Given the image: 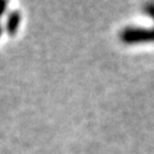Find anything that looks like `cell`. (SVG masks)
Masks as SVG:
<instances>
[{"label": "cell", "instance_id": "4", "mask_svg": "<svg viewBox=\"0 0 154 154\" xmlns=\"http://www.w3.org/2000/svg\"><path fill=\"white\" fill-rule=\"evenodd\" d=\"M2 33H3V27H2V25H0V37H2Z\"/></svg>", "mask_w": 154, "mask_h": 154}, {"label": "cell", "instance_id": "1", "mask_svg": "<svg viewBox=\"0 0 154 154\" xmlns=\"http://www.w3.org/2000/svg\"><path fill=\"white\" fill-rule=\"evenodd\" d=\"M144 12L154 18V3H148ZM119 38L125 44H140V42H154V27L139 28L126 27L119 33Z\"/></svg>", "mask_w": 154, "mask_h": 154}, {"label": "cell", "instance_id": "3", "mask_svg": "<svg viewBox=\"0 0 154 154\" xmlns=\"http://www.w3.org/2000/svg\"><path fill=\"white\" fill-rule=\"evenodd\" d=\"M7 7H8L7 2H4V0H0V18H2V17L4 16V14H5Z\"/></svg>", "mask_w": 154, "mask_h": 154}, {"label": "cell", "instance_id": "2", "mask_svg": "<svg viewBox=\"0 0 154 154\" xmlns=\"http://www.w3.org/2000/svg\"><path fill=\"white\" fill-rule=\"evenodd\" d=\"M21 12L19 11H13L8 14L7 22H5V31L9 36H14L18 32L19 25H21Z\"/></svg>", "mask_w": 154, "mask_h": 154}]
</instances>
